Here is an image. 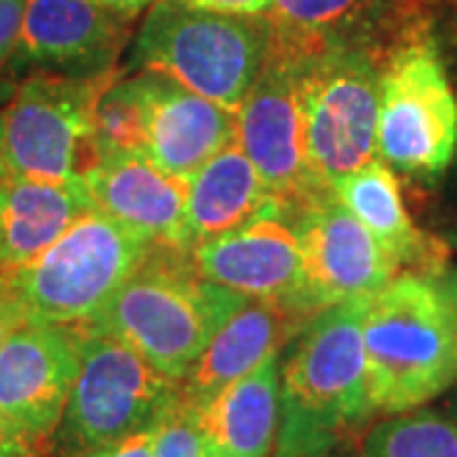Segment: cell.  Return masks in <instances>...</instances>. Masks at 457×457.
Here are the masks:
<instances>
[{"mask_svg": "<svg viewBox=\"0 0 457 457\" xmlns=\"http://www.w3.org/2000/svg\"><path fill=\"white\" fill-rule=\"evenodd\" d=\"M374 414H404L457 378V272L417 270L371 295L363 320Z\"/></svg>", "mask_w": 457, "mask_h": 457, "instance_id": "1", "label": "cell"}, {"mask_svg": "<svg viewBox=\"0 0 457 457\" xmlns=\"http://www.w3.org/2000/svg\"><path fill=\"white\" fill-rule=\"evenodd\" d=\"M369 297L315 312L279 363L275 450H336L343 435L374 417L366 381L363 320Z\"/></svg>", "mask_w": 457, "mask_h": 457, "instance_id": "2", "label": "cell"}, {"mask_svg": "<svg viewBox=\"0 0 457 457\" xmlns=\"http://www.w3.org/2000/svg\"><path fill=\"white\" fill-rule=\"evenodd\" d=\"M245 300L201 278L188 249L153 246L92 326L128 343L168 378L183 381Z\"/></svg>", "mask_w": 457, "mask_h": 457, "instance_id": "3", "label": "cell"}, {"mask_svg": "<svg viewBox=\"0 0 457 457\" xmlns=\"http://www.w3.org/2000/svg\"><path fill=\"white\" fill-rule=\"evenodd\" d=\"M270 31L262 16H234L158 0L132 41V66L234 110L257 82Z\"/></svg>", "mask_w": 457, "mask_h": 457, "instance_id": "4", "label": "cell"}, {"mask_svg": "<svg viewBox=\"0 0 457 457\" xmlns=\"http://www.w3.org/2000/svg\"><path fill=\"white\" fill-rule=\"evenodd\" d=\"M153 246L89 209L36 260L8 270L5 293L26 323L92 326Z\"/></svg>", "mask_w": 457, "mask_h": 457, "instance_id": "5", "label": "cell"}, {"mask_svg": "<svg viewBox=\"0 0 457 457\" xmlns=\"http://www.w3.org/2000/svg\"><path fill=\"white\" fill-rule=\"evenodd\" d=\"M376 150L407 176H437L455 158V92L420 21H404L381 54Z\"/></svg>", "mask_w": 457, "mask_h": 457, "instance_id": "6", "label": "cell"}, {"mask_svg": "<svg viewBox=\"0 0 457 457\" xmlns=\"http://www.w3.org/2000/svg\"><path fill=\"white\" fill-rule=\"evenodd\" d=\"M110 69L95 77L38 71L0 107V170L21 179L82 180L99 163L92 110L117 82Z\"/></svg>", "mask_w": 457, "mask_h": 457, "instance_id": "7", "label": "cell"}, {"mask_svg": "<svg viewBox=\"0 0 457 457\" xmlns=\"http://www.w3.org/2000/svg\"><path fill=\"white\" fill-rule=\"evenodd\" d=\"M179 394L180 381L161 374L112 333L87 326L79 371L49 450L79 457L158 425Z\"/></svg>", "mask_w": 457, "mask_h": 457, "instance_id": "8", "label": "cell"}, {"mask_svg": "<svg viewBox=\"0 0 457 457\" xmlns=\"http://www.w3.org/2000/svg\"><path fill=\"white\" fill-rule=\"evenodd\" d=\"M381 62L366 51H341L300 69L305 150L323 186L369 163L376 150Z\"/></svg>", "mask_w": 457, "mask_h": 457, "instance_id": "9", "label": "cell"}, {"mask_svg": "<svg viewBox=\"0 0 457 457\" xmlns=\"http://www.w3.org/2000/svg\"><path fill=\"white\" fill-rule=\"evenodd\" d=\"M196 272L227 290L315 315L290 204L270 198L245 227L191 249Z\"/></svg>", "mask_w": 457, "mask_h": 457, "instance_id": "10", "label": "cell"}, {"mask_svg": "<svg viewBox=\"0 0 457 457\" xmlns=\"http://www.w3.org/2000/svg\"><path fill=\"white\" fill-rule=\"evenodd\" d=\"M237 145L257 168L270 196L285 204H300L312 194L330 188L312 173L303 104L300 69L264 59L257 82L237 107Z\"/></svg>", "mask_w": 457, "mask_h": 457, "instance_id": "11", "label": "cell"}, {"mask_svg": "<svg viewBox=\"0 0 457 457\" xmlns=\"http://www.w3.org/2000/svg\"><path fill=\"white\" fill-rule=\"evenodd\" d=\"M290 209L315 311L351 297H369L392 282L399 264L343 206L333 188H323Z\"/></svg>", "mask_w": 457, "mask_h": 457, "instance_id": "12", "label": "cell"}, {"mask_svg": "<svg viewBox=\"0 0 457 457\" xmlns=\"http://www.w3.org/2000/svg\"><path fill=\"white\" fill-rule=\"evenodd\" d=\"M87 326L26 323L0 348V411L49 447L79 371Z\"/></svg>", "mask_w": 457, "mask_h": 457, "instance_id": "13", "label": "cell"}, {"mask_svg": "<svg viewBox=\"0 0 457 457\" xmlns=\"http://www.w3.org/2000/svg\"><path fill=\"white\" fill-rule=\"evenodd\" d=\"M392 0H270L262 13L267 59L303 69L330 54L366 51L381 62L396 29H389Z\"/></svg>", "mask_w": 457, "mask_h": 457, "instance_id": "14", "label": "cell"}, {"mask_svg": "<svg viewBox=\"0 0 457 457\" xmlns=\"http://www.w3.org/2000/svg\"><path fill=\"white\" fill-rule=\"evenodd\" d=\"M130 21L95 0H26L16 64L64 69L71 77L104 74L130 36Z\"/></svg>", "mask_w": 457, "mask_h": 457, "instance_id": "15", "label": "cell"}, {"mask_svg": "<svg viewBox=\"0 0 457 457\" xmlns=\"http://www.w3.org/2000/svg\"><path fill=\"white\" fill-rule=\"evenodd\" d=\"M82 180L92 209L128 228L132 237L150 246L188 249L186 179L165 173L147 155H122L99 161Z\"/></svg>", "mask_w": 457, "mask_h": 457, "instance_id": "16", "label": "cell"}, {"mask_svg": "<svg viewBox=\"0 0 457 457\" xmlns=\"http://www.w3.org/2000/svg\"><path fill=\"white\" fill-rule=\"evenodd\" d=\"M145 110L147 158L165 173L191 180L237 137V112L155 71L137 74Z\"/></svg>", "mask_w": 457, "mask_h": 457, "instance_id": "17", "label": "cell"}, {"mask_svg": "<svg viewBox=\"0 0 457 457\" xmlns=\"http://www.w3.org/2000/svg\"><path fill=\"white\" fill-rule=\"evenodd\" d=\"M311 318L312 315L278 303L246 297L216 330L191 371L180 381V394L198 407L206 404L228 384L254 371L262 361L282 353L287 341L295 338Z\"/></svg>", "mask_w": 457, "mask_h": 457, "instance_id": "18", "label": "cell"}, {"mask_svg": "<svg viewBox=\"0 0 457 457\" xmlns=\"http://www.w3.org/2000/svg\"><path fill=\"white\" fill-rule=\"evenodd\" d=\"M279 353L228 384L201 414V457H270L279 429Z\"/></svg>", "mask_w": 457, "mask_h": 457, "instance_id": "19", "label": "cell"}, {"mask_svg": "<svg viewBox=\"0 0 457 457\" xmlns=\"http://www.w3.org/2000/svg\"><path fill=\"white\" fill-rule=\"evenodd\" d=\"M89 209L84 180L54 183L0 170V267L33 262Z\"/></svg>", "mask_w": 457, "mask_h": 457, "instance_id": "20", "label": "cell"}, {"mask_svg": "<svg viewBox=\"0 0 457 457\" xmlns=\"http://www.w3.org/2000/svg\"><path fill=\"white\" fill-rule=\"evenodd\" d=\"M270 198L272 196L264 180L260 179L252 161L242 153V147L237 145V140L228 143L212 161L201 165L188 180V198H186L188 249L245 227Z\"/></svg>", "mask_w": 457, "mask_h": 457, "instance_id": "21", "label": "cell"}, {"mask_svg": "<svg viewBox=\"0 0 457 457\" xmlns=\"http://www.w3.org/2000/svg\"><path fill=\"white\" fill-rule=\"evenodd\" d=\"M330 188L341 198L343 206L374 234L378 245L392 254L399 267L404 264L417 270L440 267L442 257L429 254V246L422 239V234L414 228L404 209L402 191L392 168L381 158H371L353 173L336 180Z\"/></svg>", "mask_w": 457, "mask_h": 457, "instance_id": "22", "label": "cell"}, {"mask_svg": "<svg viewBox=\"0 0 457 457\" xmlns=\"http://www.w3.org/2000/svg\"><path fill=\"white\" fill-rule=\"evenodd\" d=\"M356 457H457V425L435 411H404L376 422Z\"/></svg>", "mask_w": 457, "mask_h": 457, "instance_id": "23", "label": "cell"}, {"mask_svg": "<svg viewBox=\"0 0 457 457\" xmlns=\"http://www.w3.org/2000/svg\"><path fill=\"white\" fill-rule=\"evenodd\" d=\"M92 135L99 161L122 155H147L145 110L140 79L112 82L92 110Z\"/></svg>", "mask_w": 457, "mask_h": 457, "instance_id": "24", "label": "cell"}, {"mask_svg": "<svg viewBox=\"0 0 457 457\" xmlns=\"http://www.w3.org/2000/svg\"><path fill=\"white\" fill-rule=\"evenodd\" d=\"M153 457H201V414L183 394L161 420Z\"/></svg>", "mask_w": 457, "mask_h": 457, "instance_id": "25", "label": "cell"}, {"mask_svg": "<svg viewBox=\"0 0 457 457\" xmlns=\"http://www.w3.org/2000/svg\"><path fill=\"white\" fill-rule=\"evenodd\" d=\"M158 427L161 422L147 429H140L135 435H128L122 440L107 442L102 447H95L79 457H153L155 453V440H158Z\"/></svg>", "mask_w": 457, "mask_h": 457, "instance_id": "26", "label": "cell"}, {"mask_svg": "<svg viewBox=\"0 0 457 457\" xmlns=\"http://www.w3.org/2000/svg\"><path fill=\"white\" fill-rule=\"evenodd\" d=\"M49 447L0 411V457H46Z\"/></svg>", "mask_w": 457, "mask_h": 457, "instance_id": "27", "label": "cell"}, {"mask_svg": "<svg viewBox=\"0 0 457 457\" xmlns=\"http://www.w3.org/2000/svg\"><path fill=\"white\" fill-rule=\"evenodd\" d=\"M26 0H0V64L16 49Z\"/></svg>", "mask_w": 457, "mask_h": 457, "instance_id": "28", "label": "cell"}, {"mask_svg": "<svg viewBox=\"0 0 457 457\" xmlns=\"http://www.w3.org/2000/svg\"><path fill=\"white\" fill-rule=\"evenodd\" d=\"M183 3L219 13H234V16H262L270 5V0H183Z\"/></svg>", "mask_w": 457, "mask_h": 457, "instance_id": "29", "label": "cell"}, {"mask_svg": "<svg viewBox=\"0 0 457 457\" xmlns=\"http://www.w3.org/2000/svg\"><path fill=\"white\" fill-rule=\"evenodd\" d=\"M21 326H26L23 312L18 311V305L11 297L0 295V348H3V343L8 341Z\"/></svg>", "mask_w": 457, "mask_h": 457, "instance_id": "30", "label": "cell"}, {"mask_svg": "<svg viewBox=\"0 0 457 457\" xmlns=\"http://www.w3.org/2000/svg\"><path fill=\"white\" fill-rule=\"evenodd\" d=\"M99 5H104V8H110L114 13H120V16H135L137 11H143L147 5H153V3H158V0H95Z\"/></svg>", "mask_w": 457, "mask_h": 457, "instance_id": "31", "label": "cell"}, {"mask_svg": "<svg viewBox=\"0 0 457 457\" xmlns=\"http://www.w3.org/2000/svg\"><path fill=\"white\" fill-rule=\"evenodd\" d=\"M275 457H338L336 450H275Z\"/></svg>", "mask_w": 457, "mask_h": 457, "instance_id": "32", "label": "cell"}, {"mask_svg": "<svg viewBox=\"0 0 457 457\" xmlns=\"http://www.w3.org/2000/svg\"><path fill=\"white\" fill-rule=\"evenodd\" d=\"M11 92H13V89H11L8 84H0V107H3L5 102H8V97H11Z\"/></svg>", "mask_w": 457, "mask_h": 457, "instance_id": "33", "label": "cell"}]
</instances>
